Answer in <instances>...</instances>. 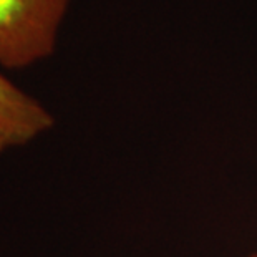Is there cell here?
Listing matches in <instances>:
<instances>
[{
  "label": "cell",
  "mask_w": 257,
  "mask_h": 257,
  "mask_svg": "<svg viewBox=\"0 0 257 257\" xmlns=\"http://www.w3.org/2000/svg\"><path fill=\"white\" fill-rule=\"evenodd\" d=\"M252 257H257V254H255V255H252Z\"/></svg>",
  "instance_id": "cell-3"
},
{
  "label": "cell",
  "mask_w": 257,
  "mask_h": 257,
  "mask_svg": "<svg viewBox=\"0 0 257 257\" xmlns=\"http://www.w3.org/2000/svg\"><path fill=\"white\" fill-rule=\"evenodd\" d=\"M53 126V114L0 72V155L32 143Z\"/></svg>",
  "instance_id": "cell-2"
},
{
  "label": "cell",
  "mask_w": 257,
  "mask_h": 257,
  "mask_svg": "<svg viewBox=\"0 0 257 257\" xmlns=\"http://www.w3.org/2000/svg\"><path fill=\"white\" fill-rule=\"evenodd\" d=\"M73 0H0V67L24 70L50 58Z\"/></svg>",
  "instance_id": "cell-1"
}]
</instances>
